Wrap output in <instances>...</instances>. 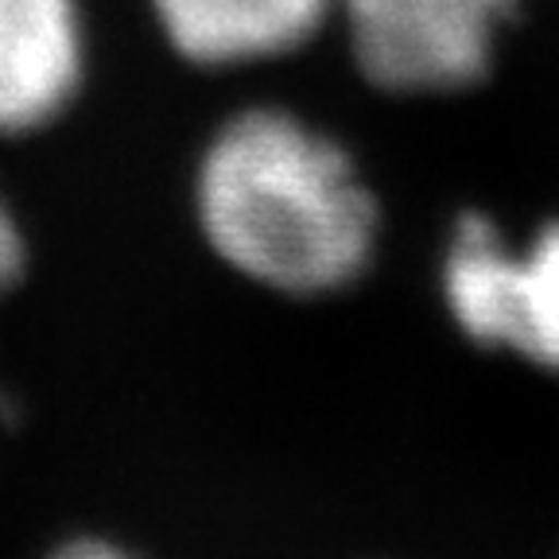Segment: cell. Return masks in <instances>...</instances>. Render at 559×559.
<instances>
[{"mask_svg":"<svg viewBox=\"0 0 559 559\" xmlns=\"http://www.w3.org/2000/svg\"><path fill=\"white\" fill-rule=\"evenodd\" d=\"M199 214L234 269L296 296L349 284L366 269L377 226L346 152L280 109H249L214 136Z\"/></svg>","mask_w":559,"mask_h":559,"instance_id":"6da1fadb","label":"cell"},{"mask_svg":"<svg viewBox=\"0 0 559 559\" xmlns=\"http://www.w3.org/2000/svg\"><path fill=\"white\" fill-rule=\"evenodd\" d=\"M334 0H152L167 39L199 67L288 55L314 39Z\"/></svg>","mask_w":559,"mask_h":559,"instance_id":"5b68a950","label":"cell"},{"mask_svg":"<svg viewBox=\"0 0 559 559\" xmlns=\"http://www.w3.org/2000/svg\"><path fill=\"white\" fill-rule=\"evenodd\" d=\"M361 74L396 94L463 90L486 79L516 0H342Z\"/></svg>","mask_w":559,"mask_h":559,"instance_id":"7a4b0ae2","label":"cell"},{"mask_svg":"<svg viewBox=\"0 0 559 559\" xmlns=\"http://www.w3.org/2000/svg\"><path fill=\"white\" fill-rule=\"evenodd\" d=\"M20 269H24V237H20L9 206L0 202V296L16 284Z\"/></svg>","mask_w":559,"mask_h":559,"instance_id":"8992f818","label":"cell"},{"mask_svg":"<svg viewBox=\"0 0 559 559\" xmlns=\"http://www.w3.org/2000/svg\"><path fill=\"white\" fill-rule=\"evenodd\" d=\"M51 559H132V556H124L121 548H109L102 540H79V544H67L62 551H55Z\"/></svg>","mask_w":559,"mask_h":559,"instance_id":"52a82bcc","label":"cell"},{"mask_svg":"<svg viewBox=\"0 0 559 559\" xmlns=\"http://www.w3.org/2000/svg\"><path fill=\"white\" fill-rule=\"evenodd\" d=\"M82 79L74 0H0V136L51 124Z\"/></svg>","mask_w":559,"mask_h":559,"instance_id":"277c9868","label":"cell"},{"mask_svg":"<svg viewBox=\"0 0 559 559\" xmlns=\"http://www.w3.org/2000/svg\"><path fill=\"white\" fill-rule=\"evenodd\" d=\"M443 288L474 342L509 346L536 366L559 369V226L516 257L486 218L466 214L454 229Z\"/></svg>","mask_w":559,"mask_h":559,"instance_id":"3957f363","label":"cell"}]
</instances>
